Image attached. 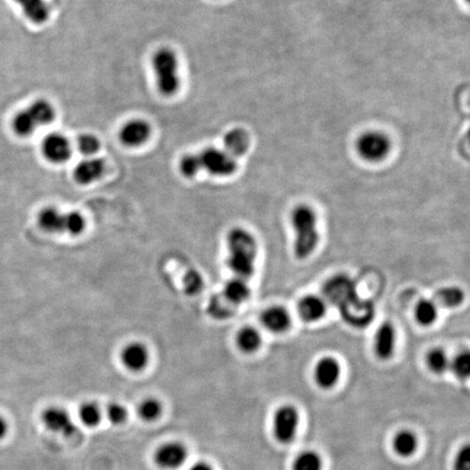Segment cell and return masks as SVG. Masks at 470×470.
<instances>
[{
	"label": "cell",
	"mask_w": 470,
	"mask_h": 470,
	"mask_svg": "<svg viewBox=\"0 0 470 470\" xmlns=\"http://www.w3.org/2000/svg\"><path fill=\"white\" fill-rule=\"evenodd\" d=\"M251 296V290L246 280L241 278L231 279L226 282L224 289V297L231 306H239L245 303Z\"/></svg>",
	"instance_id": "20"
},
{
	"label": "cell",
	"mask_w": 470,
	"mask_h": 470,
	"mask_svg": "<svg viewBox=\"0 0 470 470\" xmlns=\"http://www.w3.org/2000/svg\"><path fill=\"white\" fill-rule=\"evenodd\" d=\"M13 129L15 134L20 137H28L38 130V125L33 120L28 110L17 112L13 120Z\"/></svg>",
	"instance_id": "28"
},
{
	"label": "cell",
	"mask_w": 470,
	"mask_h": 470,
	"mask_svg": "<svg viewBox=\"0 0 470 470\" xmlns=\"http://www.w3.org/2000/svg\"><path fill=\"white\" fill-rule=\"evenodd\" d=\"M434 299V303L444 308H456L465 301V293L458 286H446L437 291Z\"/></svg>",
	"instance_id": "24"
},
{
	"label": "cell",
	"mask_w": 470,
	"mask_h": 470,
	"mask_svg": "<svg viewBox=\"0 0 470 470\" xmlns=\"http://www.w3.org/2000/svg\"><path fill=\"white\" fill-rule=\"evenodd\" d=\"M80 419L85 425L90 428L96 427L102 421V412L97 404L92 403V402L83 404L80 408Z\"/></svg>",
	"instance_id": "34"
},
{
	"label": "cell",
	"mask_w": 470,
	"mask_h": 470,
	"mask_svg": "<svg viewBox=\"0 0 470 470\" xmlns=\"http://www.w3.org/2000/svg\"><path fill=\"white\" fill-rule=\"evenodd\" d=\"M8 432V425L7 421L3 419L1 416H0V440L5 438L6 434Z\"/></svg>",
	"instance_id": "41"
},
{
	"label": "cell",
	"mask_w": 470,
	"mask_h": 470,
	"mask_svg": "<svg viewBox=\"0 0 470 470\" xmlns=\"http://www.w3.org/2000/svg\"><path fill=\"white\" fill-rule=\"evenodd\" d=\"M179 169L182 175L187 179H193L202 170V164L198 154H187L182 157L179 162Z\"/></svg>",
	"instance_id": "32"
},
{
	"label": "cell",
	"mask_w": 470,
	"mask_h": 470,
	"mask_svg": "<svg viewBox=\"0 0 470 470\" xmlns=\"http://www.w3.org/2000/svg\"><path fill=\"white\" fill-rule=\"evenodd\" d=\"M324 297L334 306L340 307L346 301L359 295L351 279L345 276H336L331 278L324 288Z\"/></svg>",
	"instance_id": "8"
},
{
	"label": "cell",
	"mask_w": 470,
	"mask_h": 470,
	"mask_svg": "<svg viewBox=\"0 0 470 470\" xmlns=\"http://www.w3.org/2000/svg\"><path fill=\"white\" fill-rule=\"evenodd\" d=\"M340 376H341V366L332 356H326L317 363L315 379L317 384L321 388H334Z\"/></svg>",
	"instance_id": "15"
},
{
	"label": "cell",
	"mask_w": 470,
	"mask_h": 470,
	"mask_svg": "<svg viewBox=\"0 0 470 470\" xmlns=\"http://www.w3.org/2000/svg\"><path fill=\"white\" fill-rule=\"evenodd\" d=\"M357 150L363 159L379 162L383 159L390 150V141L382 133H366L359 139Z\"/></svg>",
	"instance_id": "7"
},
{
	"label": "cell",
	"mask_w": 470,
	"mask_h": 470,
	"mask_svg": "<svg viewBox=\"0 0 470 470\" xmlns=\"http://www.w3.org/2000/svg\"><path fill=\"white\" fill-rule=\"evenodd\" d=\"M198 155L202 170H206L214 177H229L237 171L235 158L230 156L224 150L208 147Z\"/></svg>",
	"instance_id": "4"
},
{
	"label": "cell",
	"mask_w": 470,
	"mask_h": 470,
	"mask_svg": "<svg viewBox=\"0 0 470 470\" xmlns=\"http://www.w3.org/2000/svg\"><path fill=\"white\" fill-rule=\"evenodd\" d=\"M230 306L231 305L226 299H217L216 301H212L210 313L216 318L226 319L232 313L231 309L229 308Z\"/></svg>",
	"instance_id": "39"
},
{
	"label": "cell",
	"mask_w": 470,
	"mask_h": 470,
	"mask_svg": "<svg viewBox=\"0 0 470 470\" xmlns=\"http://www.w3.org/2000/svg\"><path fill=\"white\" fill-rule=\"evenodd\" d=\"M228 267L237 278H251L255 272L258 246L254 235L247 230L235 228L228 234Z\"/></svg>",
	"instance_id": "1"
},
{
	"label": "cell",
	"mask_w": 470,
	"mask_h": 470,
	"mask_svg": "<svg viewBox=\"0 0 470 470\" xmlns=\"http://www.w3.org/2000/svg\"><path fill=\"white\" fill-rule=\"evenodd\" d=\"M42 152L52 164H63L71 158L72 147L65 135L52 133L42 139Z\"/></svg>",
	"instance_id": "9"
},
{
	"label": "cell",
	"mask_w": 470,
	"mask_h": 470,
	"mask_svg": "<svg viewBox=\"0 0 470 470\" xmlns=\"http://www.w3.org/2000/svg\"><path fill=\"white\" fill-rule=\"evenodd\" d=\"M322 460L316 452L306 451L299 454L293 463V470H321Z\"/></svg>",
	"instance_id": "30"
},
{
	"label": "cell",
	"mask_w": 470,
	"mask_h": 470,
	"mask_svg": "<svg viewBox=\"0 0 470 470\" xmlns=\"http://www.w3.org/2000/svg\"><path fill=\"white\" fill-rule=\"evenodd\" d=\"M414 315L418 324L425 327L431 326L438 318V305L431 299H421L416 304Z\"/></svg>",
	"instance_id": "26"
},
{
	"label": "cell",
	"mask_w": 470,
	"mask_h": 470,
	"mask_svg": "<svg viewBox=\"0 0 470 470\" xmlns=\"http://www.w3.org/2000/svg\"><path fill=\"white\" fill-rule=\"evenodd\" d=\"M106 164L96 157H87L77 164L73 170V178L77 185H88L97 181L104 175Z\"/></svg>",
	"instance_id": "14"
},
{
	"label": "cell",
	"mask_w": 470,
	"mask_h": 470,
	"mask_svg": "<svg viewBox=\"0 0 470 470\" xmlns=\"http://www.w3.org/2000/svg\"><path fill=\"white\" fill-rule=\"evenodd\" d=\"M120 359L125 368L139 373L144 370L150 363V352L145 344L132 342L122 348Z\"/></svg>",
	"instance_id": "12"
},
{
	"label": "cell",
	"mask_w": 470,
	"mask_h": 470,
	"mask_svg": "<svg viewBox=\"0 0 470 470\" xmlns=\"http://www.w3.org/2000/svg\"><path fill=\"white\" fill-rule=\"evenodd\" d=\"M65 214L56 207H45L38 217V226L46 233H63Z\"/></svg>",
	"instance_id": "21"
},
{
	"label": "cell",
	"mask_w": 470,
	"mask_h": 470,
	"mask_svg": "<svg viewBox=\"0 0 470 470\" xmlns=\"http://www.w3.org/2000/svg\"><path fill=\"white\" fill-rule=\"evenodd\" d=\"M393 446L398 455L408 457L413 455L417 450V438L411 431H400L394 438Z\"/></svg>",
	"instance_id": "27"
},
{
	"label": "cell",
	"mask_w": 470,
	"mask_h": 470,
	"mask_svg": "<svg viewBox=\"0 0 470 470\" xmlns=\"http://www.w3.org/2000/svg\"><path fill=\"white\" fill-rule=\"evenodd\" d=\"M20 6L25 17L34 24L47 22L50 17V7L46 0H15Z\"/></svg>",
	"instance_id": "19"
},
{
	"label": "cell",
	"mask_w": 470,
	"mask_h": 470,
	"mask_svg": "<svg viewBox=\"0 0 470 470\" xmlns=\"http://www.w3.org/2000/svg\"><path fill=\"white\" fill-rule=\"evenodd\" d=\"M450 363L448 354L442 348H433L427 355V365L429 369L438 375L446 373L450 368Z\"/></svg>",
	"instance_id": "29"
},
{
	"label": "cell",
	"mask_w": 470,
	"mask_h": 470,
	"mask_svg": "<svg viewBox=\"0 0 470 470\" xmlns=\"http://www.w3.org/2000/svg\"><path fill=\"white\" fill-rule=\"evenodd\" d=\"M450 368L457 378L467 379L470 373V354L467 351L460 352L450 363Z\"/></svg>",
	"instance_id": "35"
},
{
	"label": "cell",
	"mask_w": 470,
	"mask_h": 470,
	"mask_svg": "<svg viewBox=\"0 0 470 470\" xmlns=\"http://www.w3.org/2000/svg\"><path fill=\"white\" fill-rule=\"evenodd\" d=\"M455 470H470V448L464 446L458 452L455 460Z\"/></svg>",
	"instance_id": "40"
},
{
	"label": "cell",
	"mask_w": 470,
	"mask_h": 470,
	"mask_svg": "<svg viewBox=\"0 0 470 470\" xmlns=\"http://www.w3.org/2000/svg\"><path fill=\"white\" fill-rule=\"evenodd\" d=\"M299 423V412L294 406L284 405L279 408L274 417V431L276 440L281 443L293 441Z\"/></svg>",
	"instance_id": "5"
},
{
	"label": "cell",
	"mask_w": 470,
	"mask_h": 470,
	"mask_svg": "<svg viewBox=\"0 0 470 470\" xmlns=\"http://www.w3.org/2000/svg\"><path fill=\"white\" fill-rule=\"evenodd\" d=\"M291 221L295 232L294 254L299 259L308 258L319 243L316 212L307 205H299L292 212Z\"/></svg>",
	"instance_id": "2"
},
{
	"label": "cell",
	"mask_w": 470,
	"mask_h": 470,
	"mask_svg": "<svg viewBox=\"0 0 470 470\" xmlns=\"http://www.w3.org/2000/svg\"><path fill=\"white\" fill-rule=\"evenodd\" d=\"M189 470H214L212 466L207 463H197Z\"/></svg>",
	"instance_id": "42"
},
{
	"label": "cell",
	"mask_w": 470,
	"mask_h": 470,
	"mask_svg": "<svg viewBox=\"0 0 470 470\" xmlns=\"http://www.w3.org/2000/svg\"><path fill=\"white\" fill-rule=\"evenodd\" d=\"M152 127L145 120L134 119L127 121L120 130L119 139L127 147H139L150 139Z\"/></svg>",
	"instance_id": "11"
},
{
	"label": "cell",
	"mask_w": 470,
	"mask_h": 470,
	"mask_svg": "<svg viewBox=\"0 0 470 470\" xmlns=\"http://www.w3.org/2000/svg\"><path fill=\"white\" fill-rule=\"evenodd\" d=\"M38 127L50 125L56 118V109L54 104L48 100H38L26 108Z\"/></svg>",
	"instance_id": "23"
},
{
	"label": "cell",
	"mask_w": 470,
	"mask_h": 470,
	"mask_svg": "<svg viewBox=\"0 0 470 470\" xmlns=\"http://www.w3.org/2000/svg\"><path fill=\"white\" fill-rule=\"evenodd\" d=\"M396 332L393 324L384 322L375 336V352L381 359H389L395 350Z\"/></svg>",
	"instance_id": "17"
},
{
	"label": "cell",
	"mask_w": 470,
	"mask_h": 470,
	"mask_svg": "<svg viewBox=\"0 0 470 470\" xmlns=\"http://www.w3.org/2000/svg\"><path fill=\"white\" fill-rule=\"evenodd\" d=\"M261 324L274 334H283L291 326V316L289 311L282 306L268 307L261 313Z\"/></svg>",
	"instance_id": "16"
},
{
	"label": "cell",
	"mask_w": 470,
	"mask_h": 470,
	"mask_svg": "<svg viewBox=\"0 0 470 470\" xmlns=\"http://www.w3.org/2000/svg\"><path fill=\"white\" fill-rule=\"evenodd\" d=\"M107 417L113 425H121L127 421V408L119 403L109 404L107 407Z\"/></svg>",
	"instance_id": "37"
},
{
	"label": "cell",
	"mask_w": 470,
	"mask_h": 470,
	"mask_svg": "<svg viewBox=\"0 0 470 470\" xmlns=\"http://www.w3.org/2000/svg\"><path fill=\"white\" fill-rule=\"evenodd\" d=\"M42 421L48 430L60 433L67 438H75V437H77V434H80V430L77 428V425H75L71 416L63 408H47L42 412Z\"/></svg>",
	"instance_id": "6"
},
{
	"label": "cell",
	"mask_w": 470,
	"mask_h": 470,
	"mask_svg": "<svg viewBox=\"0 0 470 470\" xmlns=\"http://www.w3.org/2000/svg\"><path fill=\"white\" fill-rule=\"evenodd\" d=\"M338 309L346 322L354 327L366 326L373 317V305L369 301L359 299V295H356Z\"/></svg>",
	"instance_id": "10"
},
{
	"label": "cell",
	"mask_w": 470,
	"mask_h": 470,
	"mask_svg": "<svg viewBox=\"0 0 470 470\" xmlns=\"http://www.w3.org/2000/svg\"><path fill=\"white\" fill-rule=\"evenodd\" d=\"M77 150L87 157H94L100 152V142L97 137L93 134H82L77 137Z\"/></svg>",
	"instance_id": "36"
},
{
	"label": "cell",
	"mask_w": 470,
	"mask_h": 470,
	"mask_svg": "<svg viewBox=\"0 0 470 470\" xmlns=\"http://www.w3.org/2000/svg\"><path fill=\"white\" fill-rule=\"evenodd\" d=\"M85 228H86V220L81 212H70L65 214L63 232H67L72 237H77L83 233Z\"/></svg>",
	"instance_id": "31"
},
{
	"label": "cell",
	"mask_w": 470,
	"mask_h": 470,
	"mask_svg": "<svg viewBox=\"0 0 470 470\" xmlns=\"http://www.w3.org/2000/svg\"><path fill=\"white\" fill-rule=\"evenodd\" d=\"M224 146L230 156L241 157L249 150V137L244 130L233 129L224 137Z\"/></svg>",
	"instance_id": "22"
},
{
	"label": "cell",
	"mask_w": 470,
	"mask_h": 470,
	"mask_svg": "<svg viewBox=\"0 0 470 470\" xmlns=\"http://www.w3.org/2000/svg\"><path fill=\"white\" fill-rule=\"evenodd\" d=\"M187 457V448L181 443H167L158 448L155 462L164 469H177L185 463Z\"/></svg>",
	"instance_id": "13"
},
{
	"label": "cell",
	"mask_w": 470,
	"mask_h": 470,
	"mask_svg": "<svg viewBox=\"0 0 470 470\" xmlns=\"http://www.w3.org/2000/svg\"><path fill=\"white\" fill-rule=\"evenodd\" d=\"M237 345L244 353H255L261 345L260 334L253 327H244L237 334Z\"/></svg>",
	"instance_id": "25"
},
{
	"label": "cell",
	"mask_w": 470,
	"mask_h": 470,
	"mask_svg": "<svg viewBox=\"0 0 470 470\" xmlns=\"http://www.w3.org/2000/svg\"><path fill=\"white\" fill-rule=\"evenodd\" d=\"M152 65L158 91L167 97L177 94L181 85L177 54L170 48H160L152 56Z\"/></svg>",
	"instance_id": "3"
},
{
	"label": "cell",
	"mask_w": 470,
	"mask_h": 470,
	"mask_svg": "<svg viewBox=\"0 0 470 470\" xmlns=\"http://www.w3.org/2000/svg\"><path fill=\"white\" fill-rule=\"evenodd\" d=\"M301 318L308 324L317 322L324 318L327 313V303L318 295H306L299 303Z\"/></svg>",
	"instance_id": "18"
},
{
	"label": "cell",
	"mask_w": 470,
	"mask_h": 470,
	"mask_svg": "<svg viewBox=\"0 0 470 470\" xmlns=\"http://www.w3.org/2000/svg\"><path fill=\"white\" fill-rule=\"evenodd\" d=\"M203 284H204V281H203L202 276L195 270L189 272L185 276V288L187 294L193 295V294L198 293L203 289Z\"/></svg>",
	"instance_id": "38"
},
{
	"label": "cell",
	"mask_w": 470,
	"mask_h": 470,
	"mask_svg": "<svg viewBox=\"0 0 470 470\" xmlns=\"http://www.w3.org/2000/svg\"><path fill=\"white\" fill-rule=\"evenodd\" d=\"M162 406L156 398H147L139 406V415L143 421H154L162 415Z\"/></svg>",
	"instance_id": "33"
}]
</instances>
